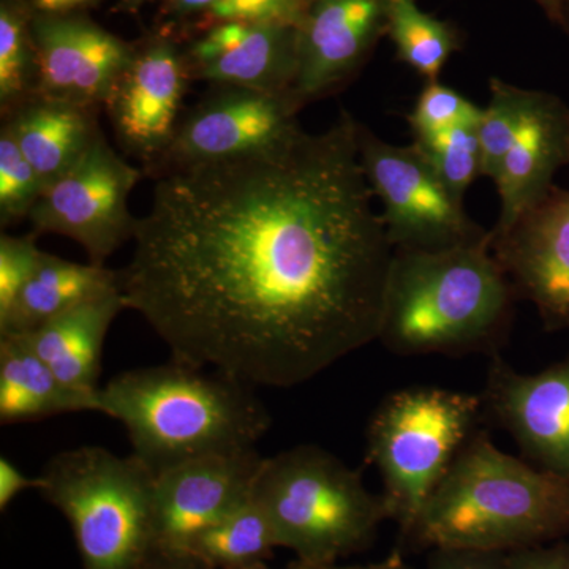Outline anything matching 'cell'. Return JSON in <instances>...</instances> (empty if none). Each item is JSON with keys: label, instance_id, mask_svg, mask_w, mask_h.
Wrapping results in <instances>:
<instances>
[{"label": "cell", "instance_id": "1", "mask_svg": "<svg viewBox=\"0 0 569 569\" xmlns=\"http://www.w3.org/2000/svg\"><path fill=\"white\" fill-rule=\"evenodd\" d=\"M358 123L156 176L119 288L173 361L291 388L378 340L396 249Z\"/></svg>", "mask_w": 569, "mask_h": 569}, {"label": "cell", "instance_id": "2", "mask_svg": "<svg viewBox=\"0 0 569 569\" xmlns=\"http://www.w3.org/2000/svg\"><path fill=\"white\" fill-rule=\"evenodd\" d=\"M569 537V478L498 449H460L407 538L419 548L509 553Z\"/></svg>", "mask_w": 569, "mask_h": 569}, {"label": "cell", "instance_id": "3", "mask_svg": "<svg viewBox=\"0 0 569 569\" xmlns=\"http://www.w3.org/2000/svg\"><path fill=\"white\" fill-rule=\"evenodd\" d=\"M100 407L126 427L132 455L153 477L187 460L254 449L271 427L252 387L173 359L119 373L100 389Z\"/></svg>", "mask_w": 569, "mask_h": 569}, {"label": "cell", "instance_id": "4", "mask_svg": "<svg viewBox=\"0 0 569 569\" xmlns=\"http://www.w3.org/2000/svg\"><path fill=\"white\" fill-rule=\"evenodd\" d=\"M515 295L492 233L478 244L396 250L378 340L402 356L482 350L509 328Z\"/></svg>", "mask_w": 569, "mask_h": 569}, {"label": "cell", "instance_id": "5", "mask_svg": "<svg viewBox=\"0 0 569 569\" xmlns=\"http://www.w3.org/2000/svg\"><path fill=\"white\" fill-rule=\"evenodd\" d=\"M253 496L271 520L280 548L299 561L329 567L365 549L391 519L383 493L331 452L301 445L264 458Z\"/></svg>", "mask_w": 569, "mask_h": 569}, {"label": "cell", "instance_id": "6", "mask_svg": "<svg viewBox=\"0 0 569 569\" xmlns=\"http://www.w3.org/2000/svg\"><path fill=\"white\" fill-rule=\"evenodd\" d=\"M153 473L100 447L59 452L39 492L69 520L84 569H142L153 560Z\"/></svg>", "mask_w": 569, "mask_h": 569}, {"label": "cell", "instance_id": "7", "mask_svg": "<svg viewBox=\"0 0 569 569\" xmlns=\"http://www.w3.org/2000/svg\"><path fill=\"white\" fill-rule=\"evenodd\" d=\"M482 407V397L438 387L400 389L378 407L367 452L406 537L470 440Z\"/></svg>", "mask_w": 569, "mask_h": 569}, {"label": "cell", "instance_id": "8", "mask_svg": "<svg viewBox=\"0 0 569 569\" xmlns=\"http://www.w3.org/2000/svg\"><path fill=\"white\" fill-rule=\"evenodd\" d=\"M358 149L396 250H443L490 238V231L468 216L463 201L449 192L413 142L392 144L359 122Z\"/></svg>", "mask_w": 569, "mask_h": 569}, {"label": "cell", "instance_id": "9", "mask_svg": "<svg viewBox=\"0 0 569 569\" xmlns=\"http://www.w3.org/2000/svg\"><path fill=\"white\" fill-rule=\"evenodd\" d=\"M144 171L111 148L103 132L67 173L52 181L33 206L36 234L66 236L86 250L89 263L104 266L133 238L137 220L129 197Z\"/></svg>", "mask_w": 569, "mask_h": 569}, {"label": "cell", "instance_id": "10", "mask_svg": "<svg viewBox=\"0 0 569 569\" xmlns=\"http://www.w3.org/2000/svg\"><path fill=\"white\" fill-rule=\"evenodd\" d=\"M301 110L291 92L212 86L182 116L173 141L146 174L156 178L176 168L268 151L302 130Z\"/></svg>", "mask_w": 569, "mask_h": 569}, {"label": "cell", "instance_id": "11", "mask_svg": "<svg viewBox=\"0 0 569 569\" xmlns=\"http://www.w3.org/2000/svg\"><path fill=\"white\" fill-rule=\"evenodd\" d=\"M190 81L186 47L173 29L164 26L134 43L132 62L103 108L119 144L144 163V174L159 162L178 132Z\"/></svg>", "mask_w": 569, "mask_h": 569}, {"label": "cell", "instance_id": "12", "mask_svg": "<svg viewBox=\"0 0 569 569\" xmlns=\"http://www.w3.org/2000/svg\"><path fill=\"white\" fill-rule=\"evenodd\" d=\"M257 449L187 460L153 478V560L183 563L198 535L253 492Z\"/></svg>", "mask_w": 569, "mask_h": 569}, {"label": "cell", "instance_id": "13", "mask_svg": "<svg viewBox=\"0 0 569 569\" xmlns=\"http://www.w3.org/2000/svg\"><path fill=\"white\" fill-rule=\"evenodd\" d=\"M389 0H307L296 24L299 107L335 96L361 73L388 33Z\"/></svg>", "mask_w": 569, "mask_h": 569}, {"label": "cell", "instance_id": "14", "mask_svg": "<svg viewBox=\"0 0 569 569\" xmlns=\"http://www.w3.org/2000/svg\"><path fill=\"white\" fill-rule=\"evenodd\" d=\"M37 93L103 108L134 54V43L107 31L86 11L33 17Z\"/></svg>", "mask_w": 569, "mask_h": 569}, {"label": "cell", "instance_id": "15", "mask_svg": "<svg viewBox=\"0 0 569 569\" xmlns=\"http://www.w3.org/2000/svg\"><path fill=\"white\" fill-rule=\"evenodd\" d=\"M492 252L546 328L569 329V189L553 186L507 231L492 233Z\"/></svg>", "mask_w": 569, "mask_h": 569}, {"label": "cell", "instance_id": "16", "mask_svg": "<svg viewBox=\"0 0 569 569\" xmlns=\"http://www.w3.org/2000/svg\"><path fill=\"white\" fill-rule=\"evenodd\" d=\"M482 403L538 467L569 478V358L520 373L496 356Z\"/></svg>", "mask_w": 569, "mask_h": 569}, {"label": "cell", "instance_id": "17", "mask_svg": "<svg viewBox=\"0 0 569 569\" xmlns=\"http://www.w3.org/2000/svg\"><path fill=\"white\" fill-rule=\"evenodd\" d=\"M192 80L291 92L298 71L296 26L213 22L186 47Z\"/></svg>", "mask_w": 569, "mask_h": 569}, {"label": "cell", "instance_id": "18", "mask_svg": "<svg viewBox=\"0 0 569 569\" xmlns=\"http://www.w3.org/2000/svg\"><path fill=\"white\" fill-rule=\"evenodd\" d=\"M569 167V104L556 93L529 89L522 122L496 179L500 213L492 233H503L550 192Z\"/></svg>", "mask_w": 569, "mask_h": 569}, {"label": "cell", "instance_id": "19", "mask_svg": "<svg viewBox=\"0 0 569 569\" xmlns=\"http://www.w3.org/2000/svg\"><path fill=\"white\" fill-rule=\"evenodd\" d=\"M123 309L121 290L111 291L73 307L21 337L66 387L100 402L104 339Z\"/></svg>", "mask_w": 569, "mask_h": 569}, {"label": "cell", "instance_id": "20", "mask_svg": "<svg viewBox=\"0 0 569 569\" xmlns=\"http://www.w3.org/2000/svg\"><path fill=\"white\" fill-rule=\"evenodd\" d=\"M100 110L36 93L6 116L3 123L48 187L67 173L102 133Z\"/></svg>", "mask_w": 569, "mask_h": 569}, {"label": "cell", "instance_id": "21", "mask_svg": "<svg viewBox=\"0 0 569 569\" xmlns=\"http://www.w3.org/2000/svg\"><path fill=\"white\" fill-rule=\"evenodd\" d=\"M97 411L100 402L59 380L21 336L0 337V422L39 421L59 415Z\"/></svg>", "mask_w": 569, "mask_h": 569}, {"label": "cell", "instance_id": "22", "mask_svg": "<svg viewBox=\"0 0 569 569\" xmlns=\"http://www.w3.org/2000/svg\"><path fill=\"white\" fill-rule=\"evenodd\" d=\"M118 290H121L118 271L107 266L74 263L43 252L9 317L0 321V337L29 335L73 307Z\"/></svg>", "mask_w": 569, "mask_h": 569}, {"label": "cell", "instance_id": "23", "mask_svg": "<svg viewBox=\"0 0 569 569\" xmlns=\"http://www.w3.org/2000/svg\"><path fill=\"white\" fill-rule=\"evenodd\" d=\"M280 548L271 520L253 492L194 538L183 563L233 569L264 561Z\"/></svg>", "mask_w": 569, "mask_h": 569}, {"label": "cell", "instance_id": "24", "mask_svg": "<svg viewBox=\"0 0 569 569\" xmlns=\"http://www.w3.org/2000/svg\"><path fill=\"white\" fill-rule=\"evenodd\" d=\"M387 37L396 58L425 82L440 81L449 59L463 47L458 26L427 13L418 0H389Z\"/></svg>", "mask_w": 569, "mask_h": 569}, {"label": "cell", "instance_id": "25", "mask_svg": "<svg viewBox=\"0 0 569 569\" xmlns=\"http://www.w3.org/2000/svg\"><path fill=\"white\" fill-rule=\"evenodd\" d=\"M32 0H0V111L2 118L37 93L39 66Z\"/></svg>", "mask_w": 569, "mask_h": 569}, {"label": "cell", "instance_id": "26", "mask_svg": "<svg viewBox=\"0 0 569 569\" xmlns=\"http://www.w3.org/2000/svg\"><path fill=\"white\" fill-rule=\"evenodd\" d=\"M527 96L529 89L519 88L501 78H490L489 103L482 108L478 126L482 178L496 182L522 122Z\"/></svg>", "mask_w": 569, "mask_h": 569}, {"label": "cell", "instance_id": "27", "mask_svg": "<svg viewBox=\"0 0 569 569\" xmlns=\"http://www.w3.org/2000/svg\"><path fill=\"white\" fill-rule=\"evenodd\" d=\"M413 144L449 192L459 200H466L471 183L482 178L478 126L452 127L443 132L413 138Z\"/></svg>", "mask_w": 569, "mask_h": 569}, {"label": "cell", "instance_id": "28", "mask_svg": "<svg viewBox=\"0 0 569 569\" xmlns=\"http://www.w3.org/2000/svg\"><path fill=\"white\" fill-rule=\"evenodd\" d=\"M47 183L33 170L9 127L0 129V224L3 228L29 219Z\"/></svg>", "mask_w": 569, "mask_h": 569}, {"label": "cell", "instance_id": "29", "mask_svg": "<svg viewBox=\"0 0 569 569\" xmlns=\"http://www.w3.org/2000/svg\"><path fill=\"white\" fill-rule=\"evenodd\" d=\"M482 108L441 81L425 82L407 114L413 138L443 132L459 126H479Z\"/></svg>", "mask_w": 569, "mask_h": 569}, {"label": "cell", "instance_id": "30", "mask_svg": "<svg viewBox=\"0 0 569 569\" xmlns=\"http://www.w3.org/2000/svg\"><path fill=\"white\" fill-rule=\"evenodd\" d=\"M41 257L43 250L37 246L36 236L2 234L0 238V321L9 317Z\"/></svg>", "mask_w": 569, "mask_h": 569}, {"label": "cell", "instance_id": "31", "mask_svg": "<svg viewBox=\"0 0 569 569\" xmlns=\"http://www.w3.org/2000/svg\"><path fill=\"white\" fill-rule=\"evenodd\" d=\"M307 0H222L197 26V31L222 21L264 22V24L296 26Z\"/></svg>", "mask_w": 569, "mask_h": 569}, {"label": "cell", "instance_id": "32", "mask_svg": "<svg viewBox=\"0 0 569 569\" xmlns=\"http://www.w3.org/2000/svg\"><path fill=\"white\" fill-rule=\"evenodd\" d=\"M508 569H569V542L557 541L509 552Z\"/></svg>", "mask_w": 569, "mask_h": 569}, {"label": "cell", "instance_id": "33", "mask_svg": "<svg viewBox=\"0 0 569 569\" xmlns=\"http://www.w3.org/2000/svg\"><path fill=\"white\" fill-rule=\"evenodd\" d=\"M432 569H508V553L433 550Z\"/></svg>", "mask_w": 569, "mask_h": 569}, {"label": "cell", "instance_id": "34", "mask_svg": "<svg viewBox=\"0 0 569 569\" xmlns=\"http://www.w3.org/2000/svg\"><path fill=\"white\" fill-rule=\"evenodd\" d=\"M222 0H163V14L168 18V28L193 22L194 28L208 17L213 7Z\"/></svg>", "mask_w": 569, "mask_h": 569}, {"label": "cell", "instance_id": "35", "mask_svg": "<svg viewBox=\"0 0 569 569\" xmlns=\"http://www.w3.org/2000/svg\"><path fill=\"white\" fill-rule=\"evenodd\" d=\"M28 489H39V478H29L6 456L0 458V509L6 511L11 501Z\"/></svg>", "mask_w": 569, "mask_h": 569}, {"label": "cell", "instance_id": "36", "mask_svg": "<svg viewBox=\"0 0 569 569\" xmlns=\"http://www.w3.org/2000/svg\"><path fill=\"white\" fill-rule=\"evenodd\" d=\"M32 2L40 13L66 14L92 9L102 0H32Z\"/></svg>", "mask_w": 569, "mask_h": 569}, {"label": "cell", "instance_id": "37", "mask_svg": "<svg viewBox=\"0 0 569 569\" xmlns=\"http://www.w3.org/2000/svg\"><path fill=\"white\" fill-rule=\"evenodd\" d=\"M313 569H411L406 561L402 560L400 553H392L388 559L378 561V563L370 565H356V567H337V565H329V567H313Z\"/></svg>", "mask_w": 569, "mask_h": 569}, {"label": "cell", "instance_id": "38", "mask_svg": "<svg viewBox=\"0 0 569 569\" xmlns=\"http://www.w3.org/2000/svg\"><path fill=\"white\" fill-rule=\"evenodd\" d=\"M565 2H567V0H535V3L542 10V13L556 26H559Z\"/></svg>", "mask_w": 569, "mask_h": 569}, {"label": "cell", "instance_id": "39", "mask_svg": "<svg viewBox=\"0 0 569 569\" xmlns=\"http://www.w3.org/2000/svg\"><path fill=\"white\" fill-rule=\"evenodd\" d=\"M142 569H201L193 567V565L173 563V561L152 560L151 563L146 565Z\"/></svg>", "mask_w": 569, "mask_h": 569}, {"label": "cell", "instance_id": "40", "mask_svg": "<svg viewBox=\"0 0 569 569\" xmlns=\"http://www.w3.org/2000/svg\"><path fill=\"white\" fill-rule=\"evenodd\" d=\"M233 569H272L269 568L264 561H258V563L246 565V567H239ZM287 569H313V565L302 563V561H295L293 565H290Z\"/></svg>", "mask_w": 569, "mask_h": 569}, {"label": "cell", "instance_id": "41", "mask_svg": "<svg viewBox=\"0 0 569 569\" xmlns=\"http://www.w3.org/2000/svg\"><path fill=\"white\" fill-rule=\"evenodd\" d=\"M148 2H152V0H119V10L137 13Z\"/></svg>", "mask_w": 569, "mask_h": 569}, {"label": "cell", "instance_id": "42", "mask_svg": "<svg viewBox=\"0 0 569 569\" xmlns=\"http://www.w3.org/2000/svg\"><path fill=\"white\" fill-rule=\"evenodd\" d=\"M559 28L561 29V31L567 33V37L569 39V0L565 2L563 10H561Z\"/></svg>", "mask_w": 569, "mask_h": 569}]
</instances>
